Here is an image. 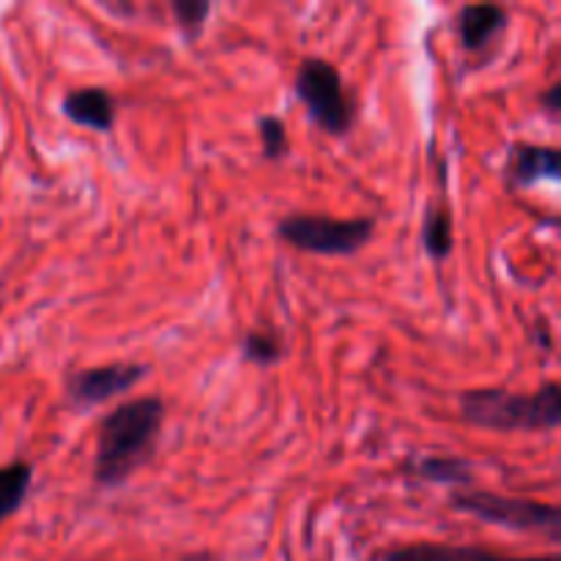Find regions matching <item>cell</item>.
I'll return each mask as SVG.
<instances>
[{
    "instance_id": "obj_9",
    "label": "cell",
    "mask_w": 561,
    "mask_h": 561,
    "mask_svg": "<svg viewBox=\"0 0 561 561\" xmlns=\"http://www.w3.org/2000/svg\"><path fill=\"white\" fill-rule=\"evenodd\" d=\"M376 561H559L557 553L551 557H507V553L488 551L480 546H442V542H414L383 551Z\"/></svg>"
},
{
    "instance_id": "obj_13",
    "label": "cell",
    "mask_w": 561,
    "mask_h": 561,
    "mask_svg": "<svg viewBox=\"0 0 561 561\" xmlns=\"http://www.w3.org/2000/svg\"><path fill=\"white\" fill-rule=\"evenodd\" d=\"M416 474L436 485H455L458 491H466L474 482L469 460L449 458V455H427V458L416 460Z\"/></svg>"
},
{
    "instance_id": "obj_10",
    "label": "cell",
    "mask_w": 561,
    "mask_h": 561,
    "mask_svg": "<svg viewBox=\"0 0 561 561\" xmlns=\"http://www.w3.org/2000/svg\"><path fill=\"white\" fill-rule=\"evenodd\" d=\"M510 14L504 5L496 3H471L460 9L455 16V31L466 53H482L491 47L504 31H507Z\"/></svg>"
},
{
    "instance_id": "obj_2",
    "label": "cell",
    "mask_w": 561,
    "mask_h": 561,
    "mask_svg": "<svg viewBox=\"0 0 561 561\" xmlns=\"http://www.w3.org/2000/svg\"><path fill=\"white\" fill-rule=\"evenodd\" d=\"M460 416L480 431L553 433L561 425V389L557 381L537 392L510 389H469L460 394Z\"/></svg>"
},
{
    "instance_id": "obj_4",
    "label": "cell",
    "mask_w": 561,
    "mask_h": 561,
    "mask_svg": "<svg viewBox=\"0 0 561 561\" xmlns=\"http://www.w3.org/2000/svg\"><path fill=\"white\" fill-rule=\"evenodd\" d=\"M449 507L463 515H471V518L482 520V524L502 526V529L535 531V535L551 537L553 542L561 537V513L557 504L466 488V491L449 493Z\"/></svg>"
},
{
    "instance_id": "obj_7",
    "label": "cell",
    "mask_w": 561,
    "mask_h": 561,
    "mask_svg": "<svg viewBox=\"0 0 561 561\" xmlns=\"http://www.w3.org/2000/svg\"><path fill=\"white\" fill-rule=\"evenodd\" d=\"M504 175L513 190H529L540 181H557L561 175V157L553 146L515 142L510 146Z\"/></svg>"
},
{
    "instance_id": "obj_16",
    "label": "cell",
    "mask_w": 561,
    "mask_h": 561,
    "mask_svg": "<svg viewBox=\"0 0 561 561\" xmlns=\"http://www.w3.org/2000/svg\"><path fill=\"white\" fill-rule=\"evenodd\" d=\"M257 137H261L263 157L266 159H283L288 153V126L279 115H261L257 118Z\"/></svg>"
},
{
    "instance_id": "obj_6",
    "label": "cell",
    "mask_w": 561,
    "mask_h": 561,
    "mask_svg": "<svg viewBox=\"0 0 561 561\" xmlns=\"http://www.w3.org/2000/svg\"><path fill=\"white\" fill-rule=\"evenodd\" d=\"M146 376L148 367L140 362H113V365L75 370L66 378V400L77 411L96 409L107 400L131 392Z\"/></svg>"
},
{
    "instance_id": "obj_3",
    "label": "cell",
    "mask_w": 561,
    "mask_h": 561,
    "mask_svg": "<svg viewBox=\"0 0 561 561\" xmlns=\"http://www.w3.org/2000/svg\"><path fill=\"white\" fill-rule=\"evenodd\" d=\"M296 99L321 131L348 137L356 124V102L345 88L337 66L327 58H305L294 77Z\"/></svg>"
},
{
    "instance_id": "obj_1",
    "label": "cell",
    "mask_w": 561,
    "mask_h": 561,
    "mask_svg": "<svg viewBox=\"0 0 561 561\" xmlns=\"http://www.w3.org/2000/svg\"><path fill=\"white\" fill-rule=\"evenodd\" d=\"M164 425V400L157 394L126 400L102 416L93 447V482L102 491L126 485L151 460Z\"/></svg>"
},
{
    "instance_id": "obj_15",
    "label": "cell",
    "mask_w": 561,
    "mask_h": 561,
    "mask_svg": "<svg viewBox=\"0 0 561 561\" xmlns=\"http://www.w3.org/2000/svg\"><path fill=\"white\" fill-rule=\"evenodd\" d=\"M170 11H173L175 22H179L186 42H195V38L206 31L211 3H206V0H173V3H170Z\"/></svg>"
},
{
    "instance_id": "obj_12",
    "label": "cell",
    "mask_w": 561,
    "mask_h": 561,
    "mask_svg": "<svg viewBox=\"0 0 561 561\" xmlns=\"http://www.w3.org/2000/svg\"><path fill=\"white\" fill-rule=\"evenodd\" d=\"M33 485V466L14 460L0 466V524L22 507Z\"/></svg>"
},
{
    "instance_id": "obj_8",
    "label": "cell",
    "mask_w": 561,
    "mask_h": 561,
    "mask_svg": "<svg viewBox=\"0 0 561 561\" xmlns=\"http://www.w3.org/2000/svg\"><path fill=\"white\" fill-rule=\"evenodd\" d=\"M60 110L71 124L99 131V135H107L115 126V115H118L115 96L102 85L75 88L60 99Z\"/></svg>"
},
{
    "instance_id": "obj_14",
    "label": "cell",
    "mask_w": 561,
    "mask_h": 561,
    "mask_svg": "<svg viewBox=\"0 0 561 561\" xmlns=\"http://www.w3.org/2000/svg\"><path fill=\"white\" fill-rule=\"evenodd\" d=\"M241 356L244 362L255 367H274L285 356V345L279 340V334L274 332H261V329H252V332L244 334L241 340Z\"/></svg>"
},
{
    "instance_id": "obj_11",
    "label": "cell",
    "mask_w": 561,
    "mask_h": 561,
    "mask_svg": "<svg viewBox=\"0 0 561 561\" xmlns=\"http://www.w3.org/2000/svg\"><path fill=\"white\" fill-rule=\"evenodd\" d=\"M453 211L447 201H436L427 206L425 222H422V247L433 263L447 261L453 252Z\"/></svg>"
},
{
    "instance_id": "obj_17",
    "label": "cell",
    "mask_w": 561,
    "mask_h": 561,
    "mask_svg": "<svg viewBox=\"0 0 561 561\" xmlns=\"http://www.w3.org/2000/svg\"><path fill=\"white\" fill-rule=\"evenodd\" d=\"M540 104L546 107L548 115H553V118H557L559 110H561V85H559V82H553V85L548 88L546 93H542Z\"/></svg>"
},
{
    "instance_id": "obj_5",
    "label": "cell",
    "mask_w": 561,
    "mask_h": 561,
    "mask_svg": "<svg viewBox=\"0 0 561 561\" xmlns=\"http://www.w3.org/2000/svg\"><path fill=\"white\" fill-rule=\"evenodd\" d=\"M376 233V219H337L321 214H288L277 222V236L285 244L323 257H348L365 250Z\"/></svg>"
}]
</instances>
